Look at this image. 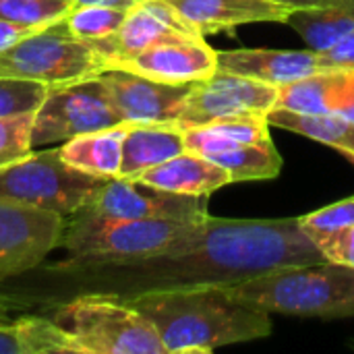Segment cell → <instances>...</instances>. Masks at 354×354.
<instances>
[{
    "mask_svg": "<svg viewBox=\"0 0 354 354\" xmlns=\"http://www.w3.org/2000/svg\"><path fill=\"white\" fill-rule=\"evenodd\" d=\"M328 261L317 245L290 220H228L207 216L193 232L160 255L120 266L129 295L172 286H228L280 268ZM127 297V295H124Z\"/></svg>",
    "mask_w": 354,
    "mask_h": 354,
    "instance_id": "obj_1",
    "label": "cell"
},
{
    "mask_svg": "<svg viewBox=\"0 0 354 354\" xmlns=\"http://www.w3.org/2000/svg\"><path fill=\"white\" fill-rule=\"evenodd\" d=\"M124 299L149 319L166 354L212 353L272 334V315L241 303L226 286L147 288Z\"/></svg>",
    "mask_w": 354,
    "mask_h": 354,
    "instance_id": "obj_2",
    "label": "cell"
},
{
    "mask_svg": "<svg viewBox=\"0 0 354 354\" xmlns=\"http://www.w3.org/2000/svg\"><path fill=\"white\" fill-rule=\"evenodd\" d=\"M226 288L241 303L270 315L354 317V268L332 261L280 268Z\"/></svg>",
    "mask_w": 354,
    "mask_h": 354,
    "instance_id": "obj_3",
    "label": "cell"
},
{
    "mask_svg": "<svg viewBox=\"0 0 354 354\" xmlns=\"http://www.w3.org/2000/svg\"><path fill=\"white\" fill-rule=\"evenodd\" d=\"M203 220H122L81 209L64 220L60 247L75 266H131L151 259Z\"/></svg>",
    "mask_w": 354,
    "mask_h": 354,
    "instance_id": "obj_4",
    "label": "cell"
},
{
    "mask_svg": "<svg viewBox=\"0 0 354 354\" xmlns=\"http://www.w3.org/2000/svg\"><path fill=\"white\" fill-rule=\"evenodd\" d=\"M85 354H166L145 315L122 295H83L60 305L52 317Z\"/></svg>",
    "mask_w": 354,
    "mask_h": 354,
    "instance_id": "obj_5",
    "label": "cell"
},
{
    "mask_svg": "<svg viewBox=\"0 0 354 354\" xmlns=\"http://www.w3.org/2000/svg\"><path fill=\"white\" fill-rule=\"evenodd\" d=\"M106 180L68 166L58 147L31 149L0 170V199L54 212L66 220L85 209Z\"/></svg>",
    "mask_w": 354,
    "mask_h": 354,
    "instance_id": "obj_6",
    "label": "cell"
},
{
    "mask_svg": "<svg viewBox=\"0 0 354 354\" xmlns=\"http://www.w3.org/2000/svg\"><path fill=\"white\" fill-rule=\"evenodd\" d=\"M106 71L102 52L68 29L66 21L48 25L0 52V77H17L58 87Z\"/></svg>",
    "mask_w": 354,
    "mask_h": 354,
    "instance_id": "obj_7",
    "label": "cell"
},
{
    "mask_svg": "<svg viewBox=\"0 0 354 354\" xmlns=\"http://www.w3.org/2000/svg\"><path fill=\"white\" fill-rule=\"evenodd\" d=\"M122 124L100 77L50 87L31 120V149Z\"/></svg>",
    "mask_w": 354,
    "mask_h": 354,
    "instance_id": "obj_8",
    "label": "cell"
},
{
    "mask_svg": "<svg viewBox=\"0 0 354 354\" xmlns=\"http://www.w3.org/2000/svg\"><path fill=\"white\" fill-rule=\"evenodd\" d=\"M278 104V85L216 71L209 79L191 83L189 95L178 114L176 127L183 131L209 124L220 118L263 114Z\"/></svg>",
    "mask_w": 354,
    "mask_h": 354,
    "instance_id": "obj_9",
    "label": "cell"
},
{
    "mask_svg": "<svg viewBox=\"0 0 354 354\" xmlns=\"http://www.w3.org/2000/svg\"><path fill=\"white\" fill-rule=\"evenodd\" d=\"M64 218L0 199V282L37 268L60 247Z\"/></svg>",
    "mask_w": 354,
    "mask_h": 354,
    "instance_id": "obj_10",
    "label": "cell"
},
{
    "mask_svg": "<svg viewBox=\"0 0 354 354\" xmlns=\"http://www.w3.org/2000/svg\"><path fill=\"white\" fill-rule=\"evenodd\" d=\"M207 197L176 195L153 189L139 180L114 176L108 178L85 207L93 214L122 220H205Z\"/></svg>",
    "mask_w": 354,
    "mask_h": 354,
    "instance_id": "obj_11",
    "label": "cell"
},
{
    "mask_svg": "<svg viewBox=\"0 0 354 354\" xmlns=\"http://www.w3.org/2000/svg\"><path fill=\"white\" fill-rule=\"evenodd\" d=\"M97 77L118 116L129 124H176L191 89V83H160L122 68H106Z\"/></svg>",
    "mask_w": 354,
    "mask_h": 354,
    "instance_id": "obj_12",
    "label": "cell"
},
{
    "mask_svg": "<svg viewBox=\"0 0 354 354\" xmlns=\"http://www.w3.org/2000/svg\"><path fill=\"white\" fill-rule=\"evenodd\" d=\"M110 68L131 71L160 83L189 85L209 79L218 71V50L203 37L178 35L118 60Z\"/></svg>",
    "mask_w": 354,
    "mask_h": 354,
    "instance_id": "obj_13",
    "label": "cell"
},
{
    "mask_svg": "<svg viewBox=\"0 0 354 354\" xmlns=\"http://www.w3.org/2000/svg\"><path fill=\"white\" fill-rule=\"evenodd\" d=\"M178 35L203 37L166 0H139L127 10L122 25L112 35L91 44L102 52L106 58V68H110L118 60Z\"/></svg>",
    "mask_w": 354,
    "mask_h": 354,
    "instance_id": "obj_14",
    "label": "cell"
},
{
    "mask_svg": "<svg viewBox=\"0 0 354 354\" xmlns=\"http://www.w3.org/2000/svg\"><path fill=\"white\" fill-rule=\"evenodd\" d=\"M218 71L243 75L280 87L319 73L324 68L319 52L313 50L239 48L218 52Z\"/></svg>",
    "mask_w": 354,
    "mask_h": 354,
    "instance_id": "obj_15",
    "label": "cell"
},
{
    "mask_svg": "<svg viewBox=\"0 0 354 354\" xmlns=\"http://www.w3.org/2000/svg\"><path fill=\"white\" fill-rule=\"evenodd\" d=\"M199 35L253 23H284L290 6L270 0H166Z\"/></svg>",
    "mask_w": 354,
    "mask_h": 354,
    "instance_id": "obj_16",
    "label": "cell"
},
{
    "mask_svg": "<svg viewBox=\"0 0 354 354\" xmlns=\"http://www.w3.org/2000/svg\"><path fill=\"white\" fill-rule=\"evenodd\" d=\"M135 180L160 191L193 197H209L232 183L226 168L193 151H183L172 160L143 172Z\"/></svg>",
    "mask_w": 354,
    "mask_h": 354,
    "instance_id": "obj_17",
    "label": "cell"
},
{
    "mask_svg": "<svg viewBox=\"0 0 354 354\" xmlns=\"http://www.w3.org/2000/svg\"><path fill=\"white\" fill-rule=\"evenodd\" d=\"M187 151L185 131L176 124H129L122 143V178L135 180L143 172Z\"/></svg>",
    "mask_w": 354,
    "mask_h": 354,
    "instance_id": "obj_18",
    "label": "cell"
},
{
    "mask_svg": "<svg viewBox=\"0 0 354 354\" xmlns=\"http://www.w3.org/2000/svg\"><path fill=\"white\" fill-rule=\"evenodd\" d=\"M129 131V122H122L112 129L85 133L73 137L58 145L60 158L91 176L100 178H114L120 174L122 166V143Z\"/></svg>",
    "mask_w": 354,
    "mask_h": 354,
    "instance_id": "obj_19",
    "label": "cell"
},
{
    "mask_svg": "<svg viewBox=\"0 0 354 354\" xmlns=\"http://www.w3.org/2000/svg\"><path fill=\"white\" fill-rule=\"evenodd\" d=\"M0 354H85L54 319L21 317L0 322Z\"/></svg>",
    "mask_w": 354,
    "mask_h": 354,
    "instance_id": "obj_20",
    "label": "cell"
},
{
    "mask_svg": "<svg viewBox=\"0 0 354 354\" xmlns=\"http://www.w3.org/2000/svg\"><path fill=\"white\" fill-rule=\"evenodd\" d=\"M313 52H326L354 29V0L292 8L284 21Z\"/></svg>",
    "mask_w": 354,
    "mask_h": 354,
    "instance_id": "obj_21",
    "label": "cell"
},
{
    "mask_svg": "<svg viewBox=\"0 0 354 354\" xmlns=\"http://www.w3.org/2000/svg\"><path fill=\"white\" fill-rule=\"evenodd\" d=\"M353 71L354 68L319 71L299 81L280 85L276 108L311 114H336Z\"/></svg>",
    "mask_w": 354,
    "mask_h": 354,
    "instance_id": "obj_22",
    "label": "cell"
},
{
    "mask_svg": "<svg viewBox=\"0 0 354 354\" xmlns=\"http://www.w3.org/2000/svg\"><path fill=\"white\" fill-rule=\"evenodd\" d=\"M270 137H272L270 122L263 114H243V116L220 118L203 127L187 129L185 145H187V151L209 158L222 149H228L241 143L263 141Z\"/></svg>",
    "mask_w": 354,
    "mask_h": 354,
    "instance_id": "obj_23",
    "label": "cell"
},
{
    "mask_svg": "<svg viewBox=\"0 0 354 354\" xmlns=\"http://www.w3.org/2000/svg\"><path fill=\"white\" fill-rule=\"evenodd\" d=\"M207 160L226 168L232 183L243 180H270L276 178L282 170V156L278 153L272 137L255 143H241L228 149H222Z\"/></svg>",
    "mask_w": 354,
    "mask_h": 354,
    "instance_id": "obj_24",
    "label": "cell"
},
{
    "mask_svg": "<svg viewBox=\"0 0 354 354\" xmlns=\"http://www.w3.org/2000/svg\"><path fill=\"white\" fill-rule=\"evenodd\" d=\"M266 118L270 127H278L303 135L307 139H313L330 147H336L353 127V122L342 118L340 114H311V112H297L286 108H272Z\"/></svg>",
    "mask_w": 354,
    "mask_h": 354,
    "instance_id": "obj_25",
    "label": "cell"
},
{
    "mask_svg": "<svg viewBox=\"0 0 354 354\" xmlns=\"http://www.w3.org/2000/svg\"><path fill=\"white\" fill-rule=\"evenodd\" d=\"M127 10L114 6H100V4H83L73 6L68 17L64 19L73 35L85 41H97L112 35L124 21Z\"/></svg>",
    "mask_w": 354,
    "mask_h": 354,
    "instance_id": "obj_26",
    "label": "cell"
},
{
    "mask_svg": "<svg viewBox=\"0 0 354 354\" xmlns=\"http://www.w3.org/2000/svg\"><path fill=\"white\" fill-rule=\"evenodd\" d=\"M50 87L29 79L0 77V118L33 116L44 104Z\"/></svg>",
    "mask_w": 354,
    "mask_h": 354,
    "instance_id": "obj_27",
    "label": "cell"
},
{
    "mask_svg": "<svg viewBox=\"0 0 354 354\" xmlns=\"http://www.w3.org/2000/svg\"><path fill=\"white\" fill-rule=\"evenodd\" d=\"M71 10L68 0H0V19L27 27L54 25L64 21Z\"/></svg>",
    "mask_w": 354,
    "mask_h": 354,
    "instance_id": "obj_28",
    "label": "cell"
},
{
    "mask_svg": "<svg viewBox=\"0 0 354 354\" xmlns=\"http://www.w3.org/2000/svg\"><path fill=\"white\" fill-rule=\"evenodd\" d=\"M299 220V226L303 228V232L315 241L317 236L322 234H328L332 230H338V228H346V226H353L354 224V195L353 197H346V199H340L332 205H326L317 212H311V214H305Z\"/></svg>",
    "mask_w": 354,
    "mask_h": 354,
    "instance_id": "obj_29",
    "label": "cell"
},
{
    "mask_svg": "<svg viewBox=\"0 0 354 354\" xmlns=\"http://www.w3.org/2000/svg\"><path fill=\"white\" fill-rule=\"evenodd\" d=\"M31 120L33 116L0 118V170L31 151Z\"/></svg>",
    "mask_w": 354,
    "mask_h": 354,
    "instance_id": "obj_30",
    "label": "cell"
},
{
    "mask_svg": "<svg viewBox=\"0 0 354 354\" xmlns=\"http://www.w3.org/2000/svg\"><path fill=\"white\" fill-rule=\"evenodd\" d=\"M324 257L332 263L354 268V224L346 228L332 230L313 241Z\"/></svg>",
    "mask_w": 354,
    "mask_h": 354,
    "instance_id": "obj_31",
    "label": "cell"
},
{
    "mask_svg": "<svg viewBox=\"0 0 354 354\" xmlns=\"http://www.w3.org/2000/svg\"><path fill=\"white\" fill-rule=\"evenodd\" d=\"M319 60H322L324 71L354 68V29L330 50L319 52Z\"/></svg>",
    "mask_w": 354,
    "mask_h": 354,
    "instance_id": "obj_32",
    "label": "cell"
},
{
    "mask_svg": "<svg viewBox=\"0 0 354 354\" xmlns=\"http://www.w3.org/2000/svg\"><path fill=\"white\" fill-rule=\"evenodd\" d=\"M39 29H44V27H27V25H19V23L0 19V52L8 50L10 46H15L17 41H21L23 37H27Z\"/></svg>",
    "mask_w": 354,
    "mask_h": 354,
    "instance_id": "obj_33",
    "label": "cell"
},
{
    "mask_svg": "<svg viewBox=\"0 0 354 354\" xmlns=\"http://www.w3.org/2000/svg\"><path fill=\"white\" fill-rule=\"evenodd\" d=\"M336 114H340L342 118L351 120L354 124V71L351 79H348L346 89H344V95H342V100H340V104L336 108Z\"/></svg>",
    "mask_w": 354,
    "mask_h": 354,
    "instance_id": "obj_34",
    "label": "cell"
},
{
    "mask_svg": "<svg viewBox=\"0 0 354 354\" xmlns=\"http://www.w3.org/2000/svg\"><path fill=\"white\" fill-rule=\"evenodd\" d=\"M73 6H83V4H100V6H114V8H122L129 10L133 8L139 0H68Z\"/></svg>",
    "mask_w": 354,
    "mask_h": 354,
    "instance_id": "obj_35",
    "label": "cell"
},
{
    "mask_svg": "<svg viewBox=\"0 0 354 354\" xmlns=\"http://www.w3.org/2000/svg\"><path fill=\"white\" fill-rule=\"evenodd\" d=\"M270 2H278L290 8H305V6H319V4H328L334 0H270Z\"/></svg>",
    "mask_w": 354,
    "mask_h": 354,
    "instance_id": "obj_36",
    "label": "cell"
},
{
    "mask_svg": "<svg viewBox=\"0 0 354 354\" xmlns=\"http://www.w3.org/2000/svg\"><path fill=\"white\" fill-rule=\"evenodd\" d=\"M336 151H340V149H348V151H354V124L351 127V131L346 133V137L334 147Z\"/></svg>",
    "mask_w": 354,
    "mask_h": 354,
    "instance_id": "obj_37",
    "label": "cell"
},
{
    "mask_svg": "<svg viewBox=\"0 0 354 354\" xmlns=\"http://www.w3.org/2000/svg\"><path fill=\"white\" fill-rule=\"evenodd\" d=\"M10 309H12V301L6 297H0V322L10 319Z\"/></svg>",
    "mask_w": 354,
    "mask_h": 354,
    "instance_id": "obj_38",
    "label": "cell"
},
{
    "mask_svg": "<svg viewBox=\"0 0 354 354\" xmlns=\"http://www.w3.org/2000/svg\"><path fill=\"white\" fill-rule=\"evenodd\" d=\"M338 153H340V156H344V158H346V160H348V162H351V164L354 166V151H348V149H340Z\"/></svg>",
    "mask_w": 354,
    "mask_h": 354,
    "instance_id": "obj_39",
    "label": "cell"
}]
</instances>
